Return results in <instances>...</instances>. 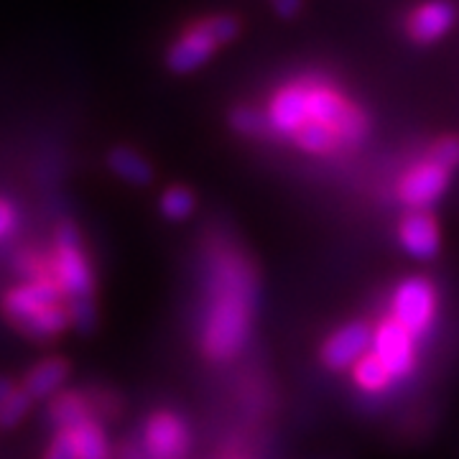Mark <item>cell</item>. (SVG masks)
Wrapping results in <instances>:
<instances>
[{"label":"cell","instance_id":"obj_1","mask_svg":"<svg viewBox=\"0 0 459 459\" xmlns=\"http://www.w3.org/2000/svg\"><path fill=\"white\" fill-rule=\"evenodd\" d=\"M207 309L202 329V350L214 362H225L243 352L255 312V276L235 250H217L210 263Z\"/></svg>","mask_w":459,"mask_h":459},{"label":"cell","instance_id":"obj_2","mask_svg":"<svg viewBox=\"0 0 459 459\" xmlns=\"http://www.w3.org/2000/svg\"><path fill=\"white\" fill-rule=\"evenodd\" d=\"M240 21L230 13L210 16L197 21L181 33L179 39L166 51V66L174 74H192L214 56L220 47H228L240 36Z\"/></svg>","mask_w":459,"mask_h":459},{"label":"cell","instance_id":"obj_3","mask_svg":"<svg viewBox=\"0 0 459 459\" xmlns=\"http://www.w3.org/2000/svg\"><path fill=\"white\" fill-rule=\"evenodd\" d=\"M54 279L65 289V301L77 299V296H95V271L84 255L80 228L72 220H65L56 228Z\"/></svg>","mask_w":459,"mask_h":459},{"label":"cell","instance_id":"obj_4","mask_svg":"<svg viewBox=\"0 0 459 459\" xmlns=\"http://www.w3.org/2000/svg\"><path fill=\"white\" fill-rule=\"evenodd\" d=\"M391 312L416 340L424 337L437 319V289H434V283L424 276L403 279L395 286Z\"/></svg>","mask_w":459,"mask_h":459},{"label":"cell","instance_id":"obj_5","mask_svg":"<svg viewBox=\"0 0 459 459\" xmlns=\"http://www.w3.org/2000/svg\"><path fill=\"white\" fill-rule=\"evenodd\" d=\"M192 444L186 421L174 411H156L143 424V449L148 459H184Z\"/></svg>","mask_w":459,"mask_h":459},{"label":"cell","instance_id":"obj_6","mask_svg":"<svg viewBox=\"0 0 459 459\" xmlns=\"http://www.w3.org/2000/svg\"><path fill=\"white\" fill-rule=\"evenodd\" d=\"M373 352L388 368L394 380H403L416 368V337L395 316L383 319L376 327Z\"/></svg>","mask_w":459,"mask_h":459},{"label":"cell","instance_id":"obj_7","mask_svg":"<svg viewBox=\"0 0 459 459\" xmlns=\"http://www.w3.org/2000/svg\"><path fill=\"white\" fill-rule=\"evenodd\" d=\"M373 337H376V329L368 322H347L340 329H334L327 337V342L322 344L319 360L327 370H334V373L355 368V362L373 350Z\"/></svg>","mask_w":459,"mask_h":459},{"label":"cell","instance_id":"obj_8","mask_svg":"<svg viewBox=\"0 0 459 459\" xmlns=\"http://www.w3.org/2000/svg\"><path fill=\"white\" fill-rule=\"evenodd\" d=\"M265 113H268L273 138H289L291 141L296 133L304 128V123L309 120V82H307V77L281 87L268 102Z\"/></svg>","mask_w":459,"mask_h":459},{"label":"cell","instance_id":"obj_9","mask_svg":"<svg viewBox=\"0 0 459 459\" xmlns=\"http://www.w3.org/2000/svg\"><path fill=\"white\" fill-rule=\"evenodd\" d=\"M449 169L434 164L431 159H424L416 166H411L409 171L398 181V199L401 204H406L409 210H429L431 204H437L449 186Z\"/></svg>","mask_w":459,"mask_h":459},{"label":"cell","instance_id":"obj_10","mask_svg":"<svg viewBox=\"0 0 459 459\" xmlns=\"http://www.w3.org/2000/svg\"><path fill=\"white\" fill-rule=\"evenodd\" d=\"M62 301H65V289L59 286V281L54 276H39L31 283H23L3 296V314L8 322L16 325L29 314L62 304Z\"/></svg>","mask_w":459,"mask_h":459},{"label":"cell","instance_id":"obj_11","mask_svg":"<svg viewBox=\"0 0 459 459\" xmlns=\"http://www.w3.org/2000/svg\"><path fill=\"white\" fill-rule=\"evenodd\" d=\"M398 240H401V247L416 261L437 258L442 247V235L429 210H411L398 225Z\"/></svg>","mask_w":459,"mask_h":459},{"label":"cell","instance_id":"obj_12","mask_svg":"<svg viewBox=\"0 0 459 459\" xmlns=\"http://www.w3.org/2000/svg\"><path fill=\"white\" fill-rule=\"evenodd\" d=\"M457 21V11L446 0H429L421 3L406 21V31L416 44H434L452 31Z\"/></svg>","mask_w":459,"mask_h":459},{"label":"cell","instance_id":"obj_13","mask_svg":"<svg viewBox=\"0 0 459 459\" xmlns=\"http://www.w3.org/2000/svg\"><path fill=\"white\" fill-rule=\"evenodd\" d=\"M72 373V365L65 358H49L33 365L23 377V388L33 395V401H47L59 394V388L66 383Z\"/></svg>","mask_w":459,"mask_h":459},{"label":"cell","instance_id":"obj_14","mask_svg":"<svg viewBox=\"0 0 459 459\" xmlns=\"http://www.w3.org/2000/svg\"><path fill=\"white\" fill-rule=\"evenodd\" d=\"M108 169L117 179H123L131 186H148L153 184V166L148 164L146 156H141L131 146H115L108 153Z\"/></svg>","mask_w":459,"mask_h":459},{"label":"cell","instance_id":"obj_15","mask_svg":"<svg viewBox=\"0 0 459 459\" xmlns=\"http://www.w3.org/2000/svg\"><path fill=\"white\" fill-rule=\"evenodd\" d=\"M66 327H72L66 304H54V307H47V309H39V312L29 314L26 319L16 322L18 332L31 337V340H54Z\"/></svg>","mask_w":459,"mask_h":459},{"label":"cell","instance_id":"obj_16","mask_svg":"<svg viewBox=\"0 0 459 459\" xmlns=\"http://www.w3.org/2000/svg\"><path fill=\"white\" fill-rule=\"evenodd\" d=\"M87 419H92V409L80 391H66L51 398L49 421L56 431H69V429L80 427Z\"/></svg>","mask_w":459,"mask_h":459},{"label":"cell","instance_id":"obj_17","mask_svg":"<svg viewBox=\"0 0 459 459\" xmlns=\"http://www.w3.org/2000/svg\"><path fill=\"white\" fill-rule=\"evenodd\" d=\"M69 437L74 442L77 459H110L108 437L95 419H87L80 427L69 429Z\"/></svg>","mask_w":459,"mask_h":459},{"label":"cell","instance_id":"obj_18","mask_svg":"<svg viewBox=\"0 0 459 459\" xmlns=\"http://www.w3.org/2000/svg\"><path fill=\"white\" fill-rule=\"evenodd\" d=\"M352 380H355V385H358L360 391H365V394H380V391H385V388L394 383L388 368L383 365V360L377 358L373 350L355 362V368H352Z\"/></svg>","mask_w":459,"mask_h":459},{"label":"cell","instance_id":"obj_19","mask_svg":"<svg viewBox=\"0 0 459 459\" xmlns=\"http://www.w3.org/2000/svg\"><path fill=\"white\" fill-rule=\"evenodd\" d=\"M230 128L246 138H273L268 113L261 108H253V105H238L230 113Z\"/></svg>","mask_w":459,"mask_h":459},{"label":"cell","instance_id":"obj_20","mask_svg":"<svg viewBox=\"0 0 459 459\" xmlns=\"http://www.w3.org/2000/svg\"><path fill=\"white\" fill-rule=\"evenodd\" d=\"M159 210H161L164 220H169V222H184L197 210V197H195V192L189 186L177 184V186L166 189L164 197L159 202Z\"/></svg>","mask_w":459,"mask_h":459},{"label":"cell","instance_id":"obj_21","mask_svg":"<svg viewBox=\"0 0 459 459\" xmlns=\"http://www.w3.org/2000/svg\"><path fill=\"white\" fill-rule=\"evenodd\" d=\"M66 309H69V319L72 327L80 334H92L98 329V304L95 296H77V299H66Z\"/></svg>","mask_w":459,"mask_h":459},{"label":"cell","instance_id":"obj_22","mask_svg":"<svg viewBox=\"0 0 459 459\" xmlns=\"http://www.w3.org/2000/svg\"><path fill=\"white\" fill-rule=\"evenodd\" d=\"M33 406V395L18 385L13 394L5 398L3 409H0V429H16L21 427V421L29 416V411Z\"/></svg>","mask_w":459,"mask_h":459},{"label":"cell","instance_id":"obj_23","mask_svg":"<svg viewBox=\"0 0 459 459\" xmlns=\"http://www.w3.org/2000/svg\"><path fill=\"white\" fill-rule=\"evenodd\" d=\"M427 159H431L434 164L444 166V169H449V171H455L459 166V138L449 135V138L437 141V143L431 146V151H429Z\"/></svg>","mask_w":459,"mask_h":459},{"label":"cell","instance_id":"obj_24","mask_svg":"<svg viewBox=\"0 0 459 459\" xmlns=\"http://www.w3.org/2000/svg\"><path fill=\"white\" fill-rule=\"evenodd\" d=\"M47 459H77L74 442H72L69 431H56V437H54V442H51Z\"/></svg>","mask_w":459,"mask_h":459},{"label":"cell","instance_id":"obj_25","mask_svg":"<svg viewBox=\"0 0 459 459\" xmlns=\"http://www.w3.org/2000/svg\"><path fill=\"white\" fill-rule=\"evenodd\" d=\"M271 5H273V11H276V16L279 18H296L301 13V8H304V0H271Z\"/></svg>","mask_w":459,"mask_h":459},{"label":"cell","instance_id":"obj_26","mask_svg":"<svg viewBox=\"0 0 459 459\" xmlns=\"http://www.w3.org/2000/svg\"><path fill=\"white\" fill-rule=\"evenodd\" d=\"M13 228H16V210L5 199H0V238H5Z\"/></svg>","mask_w":459,"mask_h":459},{"label":"cell","instance_id":"obj_27","mask_svg":"<svg viewBox=\"0 0 459 459\" xmlns=\"http://www.w3.org/2000/svg\"><path fill=\"white\" fill-rule=\"evenodd\" d=\"M16 388H18V385L13 383V380H11V377L0 376V409H3V403H5V398L13 394Z\"/></svg>","mask_w":459,"mask_h":459}]
</instances>
